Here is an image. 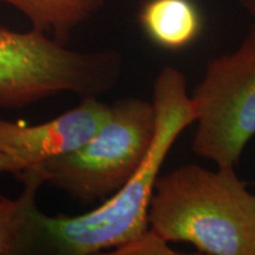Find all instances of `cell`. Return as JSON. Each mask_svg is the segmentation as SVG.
Segmentation results:
<instances>
[{"label":"cell","mask_w":255,"mask_h":255,"mask_svg":"<svg viewBox=\"0 0 255 255\" xmlns=\"http://www.w3.org/2000/svg\"><path fill=\"white\" fill-rule=\"evenodd\" d=\"M156 128L151 145L130 180L113 196L81 215L57 216L38 212L36 247L59 254L89 255L119 248L148 231V210L168 152L184 129L195 122V111L183 73L161 70L152 89Z\"/></svg>","instance_id":"cell-1"},{"label":"cell","mask_w":255,"mask_h":255,"mask_svg":"<svg viewBox=\"0 0 255 255\" xmlns=\"http://www.w3.org/2000/svg\"><path fill=\"white\" fill-rule=\"evenodd\" d=\"M151 231L209 255H255V195L235 173L188 164L161 176L148 210Z\"/></svg>","instance_id":"cell-2"},{"label":"cell","mask_w":255,"mask_h":255,"mask_svg":"<svg viewBox=\"0 0 255 255\" xmlns=\"http://www.w3.org/2000/svg\"><path fill=\"white\" fill-rule=\"evenodd\" d=\"M123 60L113 50L76 51L31 28L0 26V109L19 110L63 94L100 97L122 75Z\"/></svg>","instance_id":"cell-3"},{"label":"cell","mask_w":255,"mask_h":255,"mask_svg":"<svg viewBox=\"0 0 255 255\" xmlns=\"http://www.w3.org/2000/svg\"><path fill=\"white\" fill-rule=\"evenodd\" d=\"M156 128L151 101L128 97L110 105L100 129L75 150L39 168L45 184L82 205L107 200L136 173Z\"/></svg>","instance_id":"cell-4"},{"label":"cell","mask_w":255,"mask_h":255,"mask_svg":"<svg viewBox=\"0 0 255 255\" xmlns=\"http://www.w3.org/2000/svg\"><path fill=\"white\" fill-rule=\"evenodd\" d=\"M190 100L193 150L218 167L237 164L255 136V23L237 50L207 64Z\"/></svg>","instance_id":"cell-5"},{"label":"cell","mask_w":255,"mask_h":255,"mask_svg":"<svg viewBox=\"0 0 255 255\" xmlns=\"http://www.w3.org/2000/svg\"><path fill=\"white\" fill-rule=\"evenodd\" d=\"M109 114L110 105L98 97H84L77 107L43 123L0 119V175L19 180L75 150L100 129Z\"/></svg>","instance_id":"cell-6"},{"label":"cell","mask_w":255,"mask_h":255,"mask_svg":"<svg viewBox=\"0 0 255 255\" xmlns=\"http://www.w3.org/2000/svg\"><path fill=\"white\" fill-rule=\"evenodd\" d=\"M138 17L149 39L165 50L190 45L202 28L201 12L193 0H148Z\"/></svg>","instance_id":"cell-7"},{"label":"cell","mask_w":255,"mask_h":255,"mask_svg":"<svg viewBox=\"0 0 255 255\" xmlns=\"http://www.w3.org/2000/svg\"><path fill=\"white\" fill-rule=\"evenodd\" d=\"M19 180L23 183L19 196L0 195V255L20 254L36 247L37 196L45 178L37 168Z\"/></svg>","instance_id":"cell-8"},{"label":"cell","mask_w":255,"mask_h":255,"mask_svg":"<svg viewBox=\"0 0 255 255\" xmlns=\"http://www.w3.org/2000/svg\"><path fill=\"white\" fill-rule=\"evenodd\" d=\"M18 9L32 28L66 44L70 34L103 5V0H0Z\"/></svg>","instance_id":"cell-9"},{"label":"cell","mask_w":255,"mask_h":255,"mask_svg":"<svg viewBox=\"0 0 255 255\" xmlns=\"http://www.w3.org/2000/svg\"><path fill=\"white\" fill-rule=\"evenodd\" d=\"M116 250L119 251L117 254H175L168 246V242L150 228Z\"/></svg>","instance_id":"cell-10"},{"label":"cell","mask_w":255,"mask_h":255,"mask_svg":"<svg viewBox=\"0 0 255 255\" xmlns=\"http://www.w3.org/2000/svg\"><path fill=\"white\" fill-rule=\"evenodd\" d=\"M244 7L247 9L248 13L254 18L255 20V0H240Z\"/></svg>","instance_id":"cell-11"}]
</instances>
